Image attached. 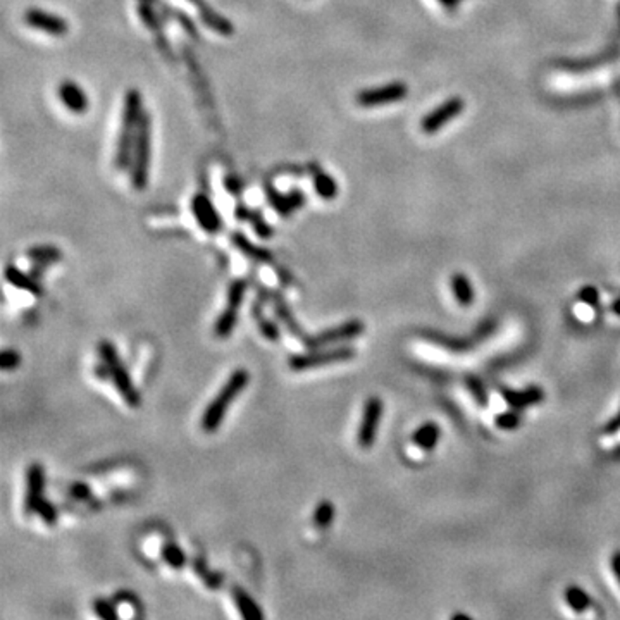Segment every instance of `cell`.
Instances as JSON below:
<instances>
[{"instance_id": "31", "label": "cell", "mask_w": 620, "mask_h": 620, "mask_svg": "<svg viewBox=\"0 0 620 620\" xmlns=\"http://www.w3.org/2000/svg\"><path fill=\"white\" fill-rule=\"evenodd\" d=\"M195 567H197V572L200 574V577L204 579V582L207 586H209V588L216 589L222 584V576H219V574H216V572H210V570L207 569L200 560H197Z\"/></svg>"}, {"instance_id": "17", "label": "cell", "mask_w": 620, "mask_h": 620, "mask_svg": "<svg viewBox=\"0 0 620 620\" xmlns=\"http://www.w3.org/2000/svg\"><path fill=\"white\" fill-rule=\"evenodd\" d=\"M6 279H7V283L12 284V286L23 289V291L30 293V295H33V296L43 295V289H41L38 281L33 278V276L21 271L19 267L12 266V264L6 267Z\"/></svg>"}, {"instance_id": "4", "label": "cell", "mask_w": 620, "mask_h": 620, "mask_svg": "<svg viewBox=\"0 0 620 620\" xmlns=\"http://www.w3.org/2000/svg\"><path fill=\"white\" fill-rule=\"evenodd\" d=\"M148 164H150V115L143 114L136 131L133 162H131V177L136 190H143L148 181Z\"/></svg>"}, {"instance_id": "34", "label": "cell", "mask_w": 620, "mask_h": 620, "mask_svg": "<svg viewBox=\"0 0 620 620\" xmlns=\"http://www.w3.org/2000/svg\"><path fill=\"white\" fill-rule=\"evenodd\" d=\"M577 299L582 301V304L589 305V307H598L599 304V293L598 289L594 286H582L579 289V295Z\"/></svg>"}, {"instance_id": "38", "label": "cell", "mask_w": 620, "mask_h": 620, "mask_svg": "<svg viewBox=\"0 0 620 620\" xmlns=\"http://www.w3.org/2000/svg\"><path fill=\"white\" fill-rule=\"evenodd\" d=\"M620 431V412L617 413V417H615V419H611L609 424H606V428H605V433H609V434H614V433H619Z\"/></svg>"}, {"instance_id": "3", "label": "cell", "mask_w": 620, "mask_h": 620, "mask_svg": "<svg viewBox=\"0 0 620 620\" xmlns=\"http://www.w3.org/2000/svg\"><path fill=\"white\" fill-rule=\"evenodd\" d=\"M98 353H100L102 361L109 366L110 378H113L115 390H118L119 395H121L123 402L126 403L128 407L138 408L140 405H142V396H140V391L135 388L133 379H131L126 366L121 362V357H119L114 343L102 341L100 345H98Z\"/></svg>"}, {"instance_id": "22", "label": "cell", "mask_w": 620, "mask_h": 620, "mask_svg": "<svg viewBox=\"0 0 620 620\" xmlns=\"http://www.w3.org/2000/svg\"><path fill=\"white\" fill-rule=\"evenodd\" d=\"M450 284H452L455 299L458 300V304H460L462 307H469V305H472L474 288H472V283H470V279L467 278L465 274H462V272H455L452 279H450Z\"/></svg>"}, {"instance_id": "35", "label": "cell", "mask_w": 620, "mask_h": 620, "mask_svg": "<svg viewBox=\"0 0 620 620\" xmlns=\"http://www.w3.org/2000/svg\"><path fill=\"white\" fill-rule=\"evenodd\" d=\"M71 493H73L74 498L86 500L90 496V487L86 485H83V482H78V485H74L71 487Z\"/></svg>"}, {"instance_id": "40", "label": "cell", "mask_w": 620, "mask_h": 620, "mask_svg": "<svg viewBox=\"0 0 620 620\" xmlns=\"http://www.w3.org/2000/svg\"><path fill=\"white\" fill-rule=\"evenodd\" d=\"M611 312L617 314V316L620 317V296L619 299H615L614 304H611Z\"/></svg>"}, {"instance_id": "27", "label": "cell", "mask_w": 620, "mask_h": 620, "mask_svg": "<svg viewBox=\"0 0 620 620\" xmlns=\"http://www.w3.org/2000/svg\"><path fill=\"white\" fill-rule=\"evenodd\" d=\"M162 558L165 564L172 569H183L186 564L185 552L175 543H165L162 547Z\"/></svg>"}, {"instance_id": "32", "label": "cell", "mask_w": 620, "mask_h": 620, "mask_svg": "<svg viewBox=\"0 0 620 620\" xmlns=\"http://www.w3.org/2000/svg\"><path fill=\"white\" fill-rule=\"evenodd\" d=\"M36 515L40 517L41 520H43V522H47V524H56L57 522V508L52 505L51 502H48V500H41V503L38 505V508H36Z\"/></svg>"}, {"instance_id": "25", "label": "cell", "mask_w": 620, "mask_h": 620, "mask_svg": "<svg viewBox=\"0 0 620 620\" xmlns=\"http://www.w3.org/2000/svg\"><path fill=\"white\" fill-rule=\"evenodd\" d=\"M314 188L326 200H333L338 195V185L333 177L326 175V172H317L314 177Z\"/></svg>"}, {"instance_id": "33", "label": "cell", "mask_w": 620, "mask_h": 620, "mask_svg": "<svg viewBox=\"0 0 620 620\" xmlns=\"http://www.w3.org/2000/svg\"><path fill=\"white\" fill-rule=\"evenodd\" d=\"M19 366H21V355L16 350L7 348L0 353V367H2V371H12Z\"/></svg>"}, {"instance_id": "28", "label": "cell", "mask_w": 620, "mask_h": 620, "mask_svg": "<svg viewBox=\"0 0 620 620\" xmlns=\"http://www.w3.org/2000/svg\"><path fill=\"white\" fill-rule=\"evenodd\" d=\"M465 384L467 388H469V391L472 393L475 403H477L479 407H487V405H490V396H487V391L481 379L475 378V376H467Z\"/></svg>"}, {"instance_id": "5", "label": "cell", "mask_w": 620, "mask_h": 620, "mask_svg": "<svg viewBox=\"0 0 620 620\" xmlns=\"http://www.w3.org/2000/svg\"><path fill=\"white\" fill-rule=\"evenodd\" d=\"M355 357V350L351 346H334L331 350H310L309 353H296L288 358L289 369L300 372L314 369V367L331 366V363H341L348 362Z\"/></svg>"}, {"instance_id": "11", "label": "cell", "mask_w": 620, "mask_h": 620, "mask_svg": "<svg viewBox=\"0 0 620 620\" xmlns=\"http://www.w3.org/2000/svg\"><path fill=\"white\" fill-rule=\"evenodd\" d=\"M462 110H464V100L460 97L448 98L440 107H436L431 114L425 115L423 123H420V128H423L424 133H436L446 123L460 115Z\"/></svg>"}, {"instance_id": "23", "label": "cell", "mask_w": 620, "mask_h": 620, "mask_svg": "<svg viewBox=\"0 0 620 620\" xmlns=\"http://www.w3.org/2000/svg\"><path fill=\"white\" fill-rule=\"evenodd\" d=\"M565 599H567L569 606L577 614H582L591 606V598L588 596L584 589L579 588V586H569L565 589Z\"/></svg>"}, {"instance_id": "39", "label": "cell", "mask_w": 620, "mask_h": 620, "mask_svg": "<svg viewBox=\"0 0 620 620\" xmlns=\"http://www.w3.org/2000/svg\"><path fill=\"white\" fill-rule=\"evenodd\" d=\"M429 338H431V340H434L436 343H441L443 346H446V343H448V340H446V338H443V336H429ZM450 348L452 350H465L464 346L457 345V343H455V345H450Z\"/></svg>"}, {"instance_id": "24", "label": "cell", "mask_w": 620, "mask_h": 620, "mask_svg": "<svg viewBox=\"0 0 620 620\" xmlns=\"http://www.w3.org/2000/svg\"><path fill=\"white\" fill-rule=\"evenodd\" d=\"M26 255L31 260H35L36 264H52L56 260L61 259V250L57 247L52 245H43V247H33L26 252Z\"/></svg>"}, {"instance_id": "41", "label": "cell", "mask_w": 620, "mask_h": 620, "mask_svg": "<svg viewBox=\"0 0 620 620\" xmlns=\"http://www.w3.org/2000/svg\"><path fill=\"white\" fill-rule=\"evenodd\" d=\"M441 4H443V6H446V7H455L457 6V4H460L462 0H440Z\"/></svg>"}, {"instance_id": "7", "label": "cell", "mask_w": 620, "mask_h": 620, "mask_svg": "<svg viewBox=\"0 0 620 620\" xmlns=\"http://www.w3.org/2000/svg\"><path fill=\"white\" fill-rule=\"evenodd\" d=\"M363 329H366V326H363L362 321L351 319V321L341 322V324L338 326H333V328L321 331V333L316 334V336H309V340L305 341L304 345L307 346L309 350H316L328 345H336V343H345L361 336Z\"/></svg>"}, {"instance_id": "36", "label": "cell", "mask_w": 620, "mask_h": 620, "mask_svg": "<svg viewBox=\"0 0 620 620\" xmlns=\"http://www.w3.org/2000/svg\"><path fill=\"white\" fill-rule=\"evenodd\" d=\"M95 376L100 379H110V369L105 362L102 361L100 366H95Z\"/></svg>"}, {"instance_id": "13", "label": "cell", "mask_w": 620, "mask_h": 620, "mask_svg": "<svg viewBox=\"0 0 620 620\" xmlns=\"http://www.w3.org/2000/svg\"><path fill=\"white\" fill-rule=\"evenodd\" d=\"M45 470L40 464H31L26 470V496H24V512L26 515L36 514V508L43 500Z\"/></svg>"}, {"instance_id": "6", "label": "cell", "mask_w": 620, "mask_h": 620, "mask_svg": "<svg viewBox=\"0 0 620 620\" xmlns=\"http://www.w3.org/2000/svg\"><path fill=\"white\" fill-rule=\"evenodd\" d=\"M247 293V281L245 279H234L231 281L229 288H227V299L226 309L222 310L221 316L217 317L216 324H214V334L217 338L231 336L234 328L238 324V314L242 309L243 299Z\"/></svg>"}, {"instance_id": "15", "label": "cell", "mask_w": 620, "mask_h": 620, "mask_svg": "<svg viewBox=\"0 0 620 620\" xmlns=\"http://www.w3.org/2000/svg\"><path fill=\"white\" fill-rule=\"evenodd\" d=\"M59 98L69 113L85 114L86 110H88L90 102H88V97H86V92L80 85H78V83H74L71 80H66L61 83Z\"/></svg>"}, {"instance_id": "10", "label": "cell", "mask_w": 620, "mask_h": 620, "mask_svg": "<svg viewBox=\"0 0 620 620\" xmlns=\"http://www.w3.org/2000/svg\"><path fill=\"white\" fill-rule=\"evenodd\" d=\"M23 19L33 30L43 31L52 36H64L69 31V24L64 18L52 14L48 11L38 9V7H31V9L24 11Z\"/></svg>"}, {"instance_id": "16", "label": "cell", "mask_w": 620, "mask_h": 620, "mask_svg": "<svg viewBox=\"0 0 620 620\" xmlns=\"http://www.w3.org/2000/svg\"><path fill=\"white\" fill-rule=\"evenodd\" d=\"M502 396L503 400L510 405L512 408H515V410H522V408L531 407V405L541 403L544 398V391L541 390L539 386H529L527 390L524 391H515V390H508V388H502Z\"/></svg>"}, {"instance_id": "20", "label": "cell", "mask_w": 620, "mask_h": 620, "mask_svg": "<svg viewBox=\"0 0 620 620\" xmlns=\"http://www.w3.org/2000/svg\"><path fill=\"white\" fill-rule=\"evenodd\" d=\"M262 305L264 301L260 300H257L254 305H252V316H254L255 324H257L260 334H262L267 341H278L281 338V331L276 322L267 319L266 314H264Z\"/></svg>"}, {"instance_id": "29", "label": "cell", "mask_w": 620, "mask_h": 620, "mask_svg": "<svg viewBox=\"0 0 620 620\" xmlns=\"http://www.w3.org/2000/svg\"><path fill=\"white\" fill-rule=\"evenodd\" d=\"M520 415H519V410H508V412H502L500 413V415H496V419H495V424H496V428H500V429H503V431H515L517 428H519L520 425Z\"/></svg>"}, {"instance_id": "12", "label": "cell", "mask_w": 620, "mask_h": 620, "mask_svg": "<svg viewBox=\"0 0 620 620\" xmlns=\"http://www.w3.org/2000/svg\"><path fill=\"white\" fill-rule=\"evenodd\" d=\"M192 214L195 216L202 229L207 231V233L216 234L222 229V217L219 216L216 205L212 204V200L209 197L202 195V193L193 197Z\"/></svg>"}, {"instance_id": "30", "label": "cell", "mask_w": 620, "mask_h": 620, "mask_svg": "<svg viewBox=\"0 0 620 620\" xmlns=\"http://www.w3.org/2000/svg\"><path fill=\"white\" fill-rule=\"evenodd\" d=\"M93 610H95V614H97L98 617L103 619V620H115L119 617L113 603L107 601V599H103V598L95 599Z\"/></svg>"}, {"instance_id": "14", "label": "cell", "mask_w": 620, "mask_h": 620, "mask_svg": "<svg viewBox=\"0 0 620 620\" xmlns=\"http://www.w3.org/2000/svg\"><path fill=\"white\" fill-rule=\"evenodd\" d=\"M272 307H274V314L276 317H278L281 324L286 328V331L291 336H295L296 340H300L301 343H305L309 340V334L305 333L304 328L299 324V321H296L295 314H293V310L289 309V305L286 304V300H284V296L281 295V293L274 291L272 293Z\"/></svg>"}, {"instance_id": "19", "label": "cell", "mask_w": 620, "mask_h": 620, "mask_svg": "<svg viewBox=\"0 0 620 620\" xmlns=\"http://www.w3.org/2000/svg\"><path fill=\"white\" fill-rule=\"evenodd\" d=\"M231 593H233V599H234V603H237L239 615H242L243 619H247V620L264 619V611L260 610L257 601H255V599L252 598L245 589L234 586V588L231 589Z\"/></svg>"}, {"instance_id": "1", "label": "cell", "mask_w": 620, "mask_h": 620, "mask_svg": "<svg viewBox=\"0 0 620 620\" xmlns=\"http://www.w3.org/2000/svg\"><path fill=\"white\" fill-rule=\"evenodd\" d=\"M145 110L142 105V95L138 90H130L124 98L123 107V126L119 133L118 147H115V165L118 169H128L133 162V148L138 131L140 121H142Z\"/></svg>"}, {"instance_id": "18", "label": "cell", "mask_w": 620, "mask_h": 620, "mask_svg": "<svg viewBox=\"0 0 620 620\" xmlns=\"http://www.w3.org/2000/svg\"><path fill=\"white\" fill-rule=\"evenodd\" d=\"M440 436H441L440 425L436 423H424L413 431L412 443L419 446V448L424 450V452H431V450L436 448L438 441H440Z\"/></svg>"}, {"instance_id": "21", "label": "cell", "mask_w": 620, "mask_h": 620, "mask_svg": "<svg viewBox=\"0 0 620 620\" xmlns=\"http://www.w3.org/2000/svg\"><path fill=\"white\" fill-rule=\"evenodd\" d=\"M231 242H233V245L238 248L242 254H245L248 259L254 260V262L259 264H269L272 260V255L269 254L266 248H260L257 245H254L252 242H248V239L243 237L242 233H233V237H231Z\"/></svg>"}, {"instance_id": "2", "label": "cell", "mask_w": 620, "mask_h": 620, "mask_svg": "<svg viewBox=\"0 0 620 620\" xmlns=\"http://www.w3.org/2000/svg\"><path fill=\"white\" fill-rule=\"evenodd\" d=\"M250 381V374L245 369H238L231 372V376L227 378V381L222 384V388L219 393L214 396L212 402L209 403V407L205 408L204 415H202L200 425L202 431L207 434L216 433L221 428L222 420H224L227 408L231 407V403L238 398V395L245 390V386Z\"/></svg>"}, {"instance_id": "37", "label": "cell", "mask_w": 620, "mask_h": 620, "mask_svg": "<svg viewBox=\"0 0 620 620\" xmlns=\"http://www.w3.org/2000/svg\"><path fill=\"white\" fill-rule=\"evenodd\" d=\"M610 565H611V572L615 574V577H617L620 582V552H615L614 555H611Z\"/></svg>"}, {"instance_id": "8", "label": "cell", "mask_w": 620, "mask_h": 620, "mask_svg": "<svg viewBox=\"0 0 620 620\" xmlns=\"http://www.w3.org/2000/svg\"><path fill=\"white\" fill-rule=\"evenodd\" d=\"M408 93V86L402 81L390 83V85L378 86V88H367L357 93L355 100L361 107H379L386 103H395L403 100Z\"/></svg>"}, {"instance_id": "26", "label": "cell", "mask_w": 620, "mask_h": 620, "mask_svg": "<svg viewBox=\"0 0 620 620\" xmlns=\"http://www.w3.org/2000/svg\"><path fill=\"white\" fill-rule=\"evenodd\" d=\"M333 520H334V505L331 502H328V500H324V502H321L319 505L316 507V510H314V515H312L314 526L319 529H326L331 526Z\"/></svg>"}, {"instance_id": "9", "label": "cell", "mask_w": 620, "mask_h": 620, "mask_svg": "<svg viewBox=\"0 0 620 620\" xmlns=\"http://www.w3.org/2000/svg\"><path fill=\"white\" fill-rule=\"evenodd\" d=\"M383 402L378 396H371L363 407L361 428L357 433V443L361 448H371L374 445L376 436H378L379 423L383 417Z\"/></svg>"}, {"instance_id": "42", "label": "cell", "mask_w": 620, "mask_h": 620, "mask_svg": "<svg viewBox=\"0 0 620 620\" xmlns=\"http://www.w3.org/2000/svg\"><path fill=\"white\" fill-rule=\"evenodd\" d=\"M452 617H453V619H465V620H470L469 615H465V614H453Z\"/></svg>"}]
</instances>
